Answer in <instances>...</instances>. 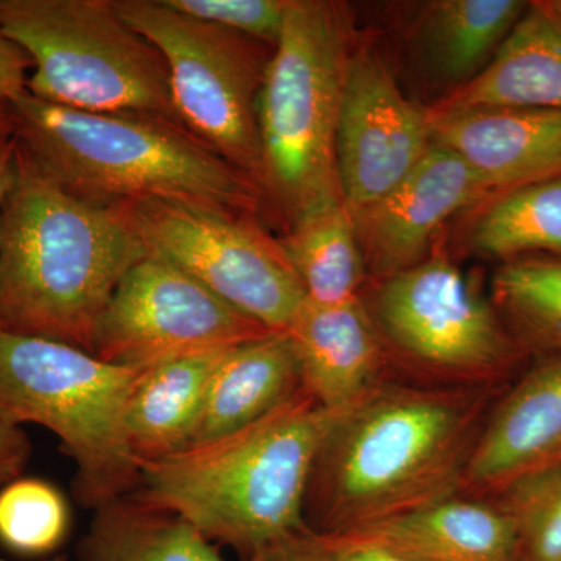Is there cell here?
I'll return each instance as SVG.
<instances>
[{
    "mask_svg": "<svg viewBox=\"0 0 561 561\" xmlns=\"http://www.w3.org/2000/svg\"><path fill=\"white\" fill-rule=\"evenodd\" d=\"M373 306L383 345L430 386L504 387L526 357L491 298L443 254L382 279Z\"/></svg>",
    "mask_w": 561,
    "mask_h": 561,
    "instance_id": "cell-9",
    "label": "cell"
},
{
    "mask_svg": "<svg viewBox=\"0 0 561 561\" xmlns=\"http://www.w3.org/2000/svg\"><path fill=\"white\" fill-rule=\"evenodd\" d=\"M165 5L275 47L289 0H164Z\"/></svg>",
    "mask_w": 561,
    "mask_h": 561,
    "instance_id": "cell-28",
    "label": "cell"
},
{
    "mask_svg": "<svg viewBox=\"0 0 561 561\" xmlns=\"http://www.w3.org/2000/svg\"><path fill=\"white\" fill-rule=\"evenodd\" d=\"M504 387L383 381L346 409L313 463L305 519L343 534L460 494Z\"/></svg>",
    "mask_w": 561,
    "mask_h": 561,
    "instance_id": "cell-1",
    "label": "cell"
},
{
    "mask_svg": "<svg viewBox=\"0 0 561 561\" xmlns=\"http://www.w3.org/2000/svg\"><path fill=\"white\" fill-rule=\"evenodd\" d=\"M147 253L124 205L62 186L16 139L0 214V328L91 353L103 309Z\"/></svg>",
    "mask_w": 561,
    "mask_h": 561,
    "instance_id": "cell-2",
    "label": "cell"
},
{
    "mask_svg": "<svg viewBox=\"0 0 561 561\" xmlns=\"http://www.w3.org/2000/svg\"><path fill=\"white\" fill-rule=\"evenodd\" d=\"M32 445L21 426L0 419V489L22 478Z\"/></svg>",
    "mask_w": 561,
    "mask_h": 561,
    "instance_id": "cell-31",
    "label": "cell"
},
{
    "mask_svg": "<svg viewBox=\"0 0 561 561\" xmlns=\"http://www.w3.org/2000/svg\"><path fill=\"white\" fill-rule=\"evenodd\" d=\"M14 164H16V138L13 136L0 146V214L13 184Z\"/></svg>",
    "mask_w": 561,
    "mask_h": 561,
    "instance_id": "cell-32",
    "label": "cell"
},
{
    "mask_svg": "<svg viewBox=\"0 0 561 561\" xmlns=\"http://www.w3.org/2000/svg\"><path fill=\"white\" fill-rule=\"evenodd\" d=\"M300 389V368L286 332L232 346L213 373L191 445L250 426Z\"/></svg>",
    "mask_w": 561,
    "mask_h": 561,
    "instance_id": "cell-19",
    "label": "cell"
},
{
    "mask_svg": "<svg viewBox=\"0 0 561 561\" xmlns=\"http://www.w3.org/2000/svg\"><path fill=\"white\" fill-rule=\"evenodd\" d=\"M471 110L561 111V18L545 2L530 3L489 65L427 113Z\"/></svg>",
    "mask_w": 561,
    "mask_h": 561,
    "instance_id": "cell-18",
    "label": "cell"
},
{
    "mask_svg": "<svg viewBox=\"0 0 561 561\" xmlns=\"http://www.w3.org/2000/svg\"><path fill=\"white\" fill-rule=\"evenodd\" d=\"M341 9L289 0L257 99L265 190L290 213L341 191L335 130L351 60Z\"/></svg>",
    "mask_w": 561,
    "mask_h": 561,
    "instance_id": "cell-7",
    "label": "cell"
},
{
    "mask_svg": "<svg viewBox=\"0 0 561 561\" xmlns=\"http://www.w3.org/2000/svg\"><path fill=\"white\" fill-rule=\"evenodd\" d=\"M228 350L179 357L139 373L125 411V430L139 463L168 459L191 445L210 378Z\"/></svg>",
    "mask_w": 561,
    "mask_h": 561,
    "instance_id": "cell-20",
    "label": "cell"
},
{
    "mask_svg": "<svg viewBox=\"0 0 561 561\" xmlns=\"http://www.w3.org/2000/svg\"><path fill=\"white\" fill-rule=\"evenodd\" d=\"M175 264L147 253L122 278L92 335L99 359L149 370L162 362L231 348L272 334Z\"/></svg>",
    "mask_w": 561,
    "mask_h": 561,
    "instance_id": "cell-11",
    "label": "cell"
},
{
    "mask_svg": "<svg viewBox=\"0 0 561 561\" xmlns=\"http://www.w3.org/2000/svg\"><path fill=\"white\" fill-rule=\"evenodd\" d=\"M529 5L522 0L431 3L421 22V43L432 68L456 88L474 79Z\"/></svg>",
    "mask_w": 561,
    "mask_h": 561,
    "instance_id": "cell-23",
    "label": "cell"
},
{
    "mask_svg": "<svg viewBox=\"0 0 561 561\" xmlns=\"http://www.w3.org/2000/svg\"><path fill=\"white\" fill-rule=\"evenodd\" d=\"M256 561H413L394 553L370 548V546L351 545L332 537L316 534L312 530L295 535L278 548L265 553Z\"/></svg>",
    "mask_w": 561,
    "mask_h": 561,
    "instance_id": "cell-29",
    "label": "cell"
},
{
    "mask_svg": "<svg viewBox=\"0 0 561 561\" xmlns=\"http://www.w3.org/2000/svg\"><path fill=\"white\" fill-rule=\"evenodd\" d=\"M31 58L0 31V101L13 102L27 92Z\"/></svg>",
    "mask_w": 561,
    "mask_h": 561,
    "instance_id": "cell-30",
    "label": "cell"
},
{
    "mask_svg": "<svg viewBox=\"0 0 561 561\" xmlns=\"http://www.w3.org/2000/svg\"><path fill=\"white\" fill-rule=\"evenodd\" d=\"M124 206L149 253L267 330L287 332L308 301L280 242L251 216L161 198Z\"/></svg>",
    "mask_w": 561,
    "mask_h": 561,
    "instance_id": "cell-10",
    "label": "cell"
},
{
    "mask_svg": "<svg viewBox=\"0 0 561 561\" xmlns=\"http://www.w3.org/2000/svg\"><path fill=\"white\" fill-rule=\"evenodd\" d=\"M14 138L44 172L103 203L180 201L257 213L264 190L183 125L149 114L83 113L25 92L10 102Z\"/></svg>",
    "mask_w": 561,
    "mask_h": 561,
    "instance_id": "cell-4",
    "label": "cell"
},
{
    "mask_svg": "<svg viewBox=\"0 0 561 561\" xmlns=\"http://www.w3.org/2000/svg\"><path fill=\"white\" fill-rule=\"evenodd\" d=\"M139 373L69 343L0 328V419L54 432L76 461L77 500L99 511L138 486L125 411Z\"/></svg>",
    "mask_w": 561,
    "mask_h": 561,
    "instance_id": "cell-5",
    "label": "cell"
},
{
    "mask_svg": "<svg viewBox=\"0 0 561 561\" xmlns=\"http://www.w3.org/2000/svg\"><path fill=\"white\" fill-rule=\"evenodd\" d=\"M0 31L31 58L33 98L180 124L164 58L122 20L113 0H0Z\"/></svg>",
    "mask_w": 561,
    "mask_h": 561,
    "instance_id": "cell-6",
    "label": "cell"
},
{
    "mask_svg": "<svg viewBox=\"0 0 561 561\" xmlns=\"http://www.w3.org/2000/svg\"><path fill=\"white\" fill-rule=\"evenodd\" d=\"M515 526V561H561V463L489 497Z\"/></svg>",
    "mask_w": 561,
    "mask_h": 561,
    "instance_id": "cell-27",
    "label": "cell"
},
{
    "mask_svg": "<svg viewBox=\"0 0 561 561\" xmlns=\"http://www.w3.org/2000/svg\"><path fill=\"white\" fill-rule=\"evenodd\" d=\"M289 335L301 387L330 411H345L387 381V350L362 298L337 306L306 301Z\"/></svg>",
    "mask_w": 561,
    "mask_h": 561,
    "instance_id": "cell-16",
    "label": "cell"
},
{
    "mask_svg": "<svg viewBox=\"0 0 561 561\" xmlns=\"http://www.w3.org/2000/svg\"><path fill=\"white\" fill-rule=\"evenodd\" d=\"M345 411L324 409L301 387L241 431L144 461L131 494L234 549L242 561L260 560L308 530L313 463Z\"/></svg>",
    "mask_w": 561,
    "mask_h": 561,
    "instance_id": "cell-3",
    "label": "cell"
},
{
    "mask_svg": "<svg viewBox=\"0 0 561 561\" xmlns=\"http://www.w3.org/2000/svg\"><path fill=\"white\" fill-rule=\"evenodd\" d=\"M44 561H69V559L66 556H58V557H51V559H47Z\"/></svg>",
    "mask_w": 561,
    "mask_h": 561,
    "instance_id": "cell-35",
    "label": "cell"
},
{
    "mask_svg": "<svg viewBox=\"0 0 561 561\" xmlns=\"http://www.w3.org/2000/svg\"><path fill=\"white\" fill-rule=\"evenodd\" d=\"M77 561H227L190 523L133 494L95 511Z\"/></svg>",
    "mask_w": 561,
    "mask_h": 561,
    "instance_id": "cell-22",
    "label": "cell"
},
{
    "mask_svg": "<svg viewBox=\"0 0 561 561\" xmlns=\"http://www.w3.org/2000/svg\"><path fill=\"white\" fill-rule=\"evenodd\" d=\"M490 202L478 173L432 140L412 172L370 208L353 216L365 268L387 279L430 256L443 224L472 203Z\"/></svg>",
    "mask_w": 561,
    "mask_h": 561,
    "instance_id": "cell-13",
    "label": "cell"
},
{
    "mask_svg": "<svg viewBox=\"0 0 561 561\" xmlns=\"http://www.w3.org/2000/svg\"><path fill=\"white\" fill-rule=\"evenodd\" d=\"M471 243L479 253L505 262L540 254L561 260V175L486 203Z\"/></svg>",
    "mask_w": 561,
    "mask_h": 561,
    "instance_id": "cell-24",
    "label": "cell"
},
{
    "mask_svg": "<svg viewBox=\"0 0 561 561\" xmlns=\"http://www.w3.org/2000/svg\"><path fill=\"white\" fill-rule=\"evenodd\" d=\"M14 127L11 117L10 102L0 101V146L13 138Z\"/></svg>",
    "mask_w": 561,
    "mask_h": 561,
    "instance_id": "cell-33",
    "label": "cell"
},
{
    "mask_svg": "<svg viewBox=\"0 0 561 561\" xmlns=\"http://www.w3.org/2000/svg\"><path fill=\"white\" fill-rule=\"evenodd\" d=\"M491 301L526 356L561 353V260L522 257L497 268Z\"/></svg>",
    "mask_w": 561,
    "mask_h": 561,
    "instance_id": "cell-25",
    "label": "cell"
},
{
    "mask_svg": "<svg viewBox=\"0 0 561 561\" xmlns=\"http://www.w3.org/2000/svg\"><path fill=\"white\" fill-rule=\"evenodd\" d=\"M545 5L561 18V0H546Z\"/></svg>",
    "mask_w": 561,
    "mask_h": 561,
    "instance_id": "cell-34",
    "label": "cell"
},
{
    "mask_svg": "<svg viewBox=\"0 0 561 561\" xmlns=\"http://www.w3.org/2000/svg\"><path fill=\"white\" fill-rule=\"evenodd\" d=\"M431 144L427 110L402 94L375 50L354 51L335 130L339 187L351 216L394 190Z\"/></svg>",
    "mask_w": 561,
    "mask_h": 561,
    "instance_id": "cell-12",
    "label": "cell"
},
{
    "mask_svg": "<svg viewBox=\"0 0 561 561\" xmlns=\"http://www.w3.org/2000/svg\"><path fill=\"white\" fill-rule=\"evenodd\" d=\"M70 511L54 483L20 478L0 489V546L20 557H47L66 541Z\"/></svg>",
    "mask_w": 561,
    "mask_h": 561,
    "instance_id": "cell-26",
    "label": "cell"
},
{
    "mask_svg": "<svg viewBox=\"0 0 561 561\" xmlns=\"http://www.w3.org/2000/svg\"><path fill=\"white\" fill-rule=\"evenodd\" d=\"M324 535L413 561H515V526L489 497L457 494L359 529Z\"/></svg>",
    "mask_w": 561,
    "mask_h": 561,
    "instance_id": "cell-17",
    "label": "cell"
},
{
    "mask_svg": "<svg viewBox=\"0 0 561 561\" xmlns=\"http://www.w3.org/2000/svg\"><path fill=\"white\" fill-rule=\"evenodd\" d=\"M561 463V353L535 357L502 391L476 443L460 494L491 497Z\"/></svg>",
    "mask_w": 561,
    "mask_h": 561,
    "instance_id": "cell-14",
    "label": "cell"
},
{
    "mask_svg": "<svg viewBox=\"0 0 561 561\" xmlns=\"http://www.w3.org/2000/svg\"><path fill=\"white\" fill-rule=\"evenodd\" d=\"M279 242L305 287L308 301L337 306L360 298L367 268L356 224L341 191L295 210L290 230Z\"/></svg>",
    "mask_w": 561,
    "mask_h": 561,
    "instance_id": "cell-21",
    "label": "cell"
},
{
    "mask_svg": "<svg viewBox=\"0 0 561 561\" xmlns=\"http://www.w3.org/2000/svg\"><path fill=\"white\" fill-rule=\"evenodd\" d=\"M430 121L432 140L478 173L490 201L561 175V111L471 110Z\"/></svg>",
    "mask_w": 561,
    "mask_h": 561,
    "instance_id": "cell-15",
    "label": "cell"
},
{
    "mask_svg": "<svg viewBox=\"0 0 561 561\" xmlns=\"http://www.w3.org/2000/svg\"><path fill=\"white\" fill-rule=\"evenodd\" d=\"M164 58L173 110L195 138L265 190L257 99L271 58L261 41L195 20L164 0H113Z\"/></svg>",
    "mask_w": 561,
    "mask_h": 561,
    "instance_id": "cell-8",
    "label": "cell"
}]
</instances>
